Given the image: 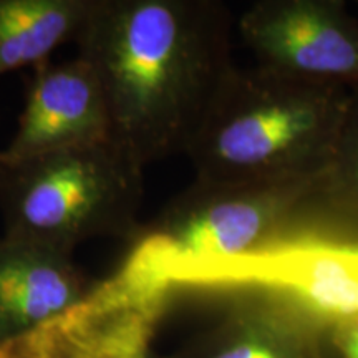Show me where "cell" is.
Returning <instances> with one entry per match:
<instances>
[{
  "mask_svg": "<svg viewBox=\"0 0 358 358\" xmlns=\"http://www.w3.org/2000/svg\"><path fill=\"white\" fill-rule=\"evenodd\" d=\"M216 0H95L75 40L95 71L111 140L145 169L186 155L232 66Z\"/></svg>",
  "mask_w": 358,
  "mask_h": 358,
  "instance_id": "1",
  "label": "cell"
},
{
  "mask_svg": "<svg viewBox=\"0 0 358 358\" xmlns=\"http://www.w3.org/2000/svg\"><path fill=\"white\" fill-rule=\"evenodd\" d=\"M355 92L234 65L186 151L194 179L267 185L324 178Z\"/></svg>",
  "mask_w": 358,
  "mask_h": 358,
  "instance_id": "2",
  "label": "cell"
},
{
  "mask_svg": "<svg viewBox=\"0 0 358 358\" xmlns=\"http://www.w3.org/2000/svg\"><path fill=\"white\" fill-rule=\"evenodd\" d=\"M320 179L267 185L194 181L134 237L120 272L171 292L208 285L224 267L299 239L317 217Z\"/></svg>",
  "mask_w": 358,
  "mask_h": 358,
  "instance_id": "3",
  "label": "cell"
},
{
  "mask_svg": "<svg viewBox=\"0 0 358 358\" xmlns=\"http://www.w3.org/2000/svg\"><path fill=\"white\" fill-rule=\"evenodd\" d=\"M145 169L115 141L0 163L3 234L73 254L92 239L133 241Z\"/></svg>",
  "mask_w": 358,
  "mask_h": 358,
  "instance_id": "4",
  "label": "cell"
},
{
  "mask_svg": "<svg viewBox=\"0 0 358 358\" xmlns=\"http://www.w3.org/2000/svg\"><path fill=\"white\" fill-rule=\"evenodd\" d=\"M237 30L257 66L358 90V19L342 0H259L243 12Z\"/></svg>",
  "mask_w": 358,
  "mask_h": 358,
  "instance_id": "5",
  "label": "cell"
},
{
  "mask_svg": "<svg viewBox=\"0 0 358 358\" xmlns=\"http://www.w3.org/2000/svg\"><path fill=\"white\" fill-rule=\"evenodd\" d=\"M111 140V122L95 71L82 57L35 69L19 127L0 163Z\"/></svg>",
  "mask_w": 358,
  "mask_h": 358,
  "instance_id": "6",
  "label": "cell"
},
{
  "mask_svg": "<svg viewBox=\"0 0 358 358\" xmlns=\"http://www.w3.org/2000/svg\"><path fill=\"white\" fill-rule=\"evenodd\" d=\"M159 358H332L329 325L290 299L254 289Z\"/></svg>",
  "mask_w": 358,
  "mask_h": 358,
  "instance_id": "7",
  "label": "cell"
},
{
  "mask_svg": "<svg viewBox=\"0 0 358 358\" xmlns=\"http://www.w3.org/2000/svg\"><path fill=\"white\" fill-rule=\"evenodd\" d=\"M98 282L75 266L73 254L3 234L0 237V343L47 329L82 307Z\"/></svg>",
  "mask_w": 358,
  "mask_h": 358,
  "instance_id": "8",
  "label": "cell"
},
{
  "mask_svg": "<svg viewBox=\"0 0 358 358\" xmlns=\"http://www.w3.org/2000/svg\"><path fill=\"white\" fill-rule=\"evenodd\" d=\"M95 0H0V77L50 62L75 42Z\"/></svg>",
  "mask_w": 358,
  "mask_h": 358,
  "instance_id": "9",
  "label": "cell"
},
{
  "mask_svg": "<svg viewBox=\"0 0 358 358\" xmlns=\"http://www.w3.org/2000/svg\"><path fill=\"white\" fill-rule=\"evenodd\" d=\"M317 229L358 243V90L353 93L317 199Z\"/></svg>",
  "mask_w": 358,
  "mask_h": 358,
  "instance_id": "10",
  "label": "cell"
},
{
  "mask_svg": "<svg viewBox=\"0 0 358 358\" xmlns=\"http://www.w3.org/2000/svg\"><path fill=\"white\" fill-rule=\"evenodd\" d=\"M0 358H70V352L60 330L47 327L25 338L0 343Z\"/></svg>",
  "mask_w": 358,
  "mask_h": 358,
  "instance_id": "11",
  "label": "cell"
},
{
  "mask_svg": "<svg viewBox=\"0 0 358 358\" xmlns=\"http://www.w3.org/2000/svg\"><path fill=\"white\" fill-rule=\"evenodd\" d=\"M332 358H358V315L329 327Z\"/></svg>",
  "mask_w": 358,
  "mask_h": 358,
  "instance_id": "12",
  "label": "cell"
},
{
  "mask_svg": "<svg viewBox=\"0 0 358 358\" xmlns=\"http://www.w3.org/2000/svg\"><path fill=\"white\" fill-rule=\"evenodd\" d=\"M155 329H146L128 340L111 358H159L158 353L151 347Z\"/></svg>",
  "mask_w": 358,
  "mask_h": 358,
  "instance_id": "13",
  "label": "cell"
}]
</instances>
